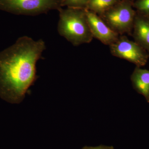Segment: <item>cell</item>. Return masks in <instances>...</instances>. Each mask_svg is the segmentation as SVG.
Here are the masks:
<instances>
[{
	"mask_svg": "<svg viewBox=\"0 0 149 149\" xmlns=\"http://www.w3.org/2000/svg\"><path fill=\"white\" fill-rule=\"evenodd\" d=\"M46 49L42 40L28 36L19 38L0 52V97L18 104L36 80V64Z\"/></svg>",
	"mask_w": 149,
	"mask_h": 149,
	"instance_id": "6da1fadb",
	"label": "cell"
},
{
	"mask_svg": "<svg viewBox=\"0 0 149 149\" xmlns=\"http://www.w3.org/2000/svg\"><path fill=\"white\" fill-rule=\"evenodd\" d=\"M86 9H60L57 29L59 34L74 46L91 43L93 36L88 24Z\"/></svg>",
	"mask_w": 149,
	"mask_h": 149,
	"instance_id": "7a4b0ae2",
	"label": "cell"
},
{
	"mask_svg": "<svg viewBox=\"0 0 149 149\" xmlns=\"http://www.w3.org/2000/svg\"><path fill=\"white\" fill-rule=\"evenodd\" d=\"M133 3L131 0H120L100 16L118 35L131 33L136 14Z\"/></svg>",
	"mask_w": 149,
	"mask_h": 149,
	"instance_id": "3957f363",
	"label": "cell"
},
{
	"mask_svg": "<svg viewBox=\"0 0 149 149\" xmlns=\"http://www.w3.org/2000/svg\"><path fill=\"white\" fill-rule=\"evenodd\" d=\"M63 0H0V10L17 15L35 16L58 11Z\"/></svg>",
	"mask_w": 149,
	"mask_h": 149,
	"instance_id": "277c9868",
	"label": "cell"
},
{
	"mask_svg": "<svg viewBox=\"0 0 149 149\" xmlns=\"http://www.w3.org/2000/svg\"><path fill=\"white\" fill-rule=\"evenodd\" d=\"M109 48L112 55L128 61L139 67L144 66L148 62L149 57L148 52L138 43L125 36H119Z\"/></svg>",
	"mask_w": 149,
	"mask_h": 149,
	"instance_id": "5b68a950",
	"label": "cell"
},
{
	"mask_svg": "<svg viewBox=\"0 0 149 149\" xmlns=\"http://www.w3.org/2000/svg\"><path fill=\"white\" fill-rule=\"evenodd\" d=\"M86 16L93 38L110 46L118 39L119 35L113 31L99 15L86 9Z\"/></svg>",
	"mask_w": 149,
	"mask_h": 149,
	"instance_id": "8992f818",
	"label": "cell"
},
{
	"mask_svg": "<svg viewBox=\"0 0 149 149\" xmlns=\"http://www.w3.org/2000/svg\"><path fill=\"white\" fill-rule=\"evenodd\" d=\"M135 42L149 53V16L136 12L133 26Z\"/></svg>",
	"mask_w": 149,
	"mask_h": 149,
	"instance_id": "52a82bcc",
	"label": "cell"
},
{
	"mask_svg": "<svg viewBox=\"0 0 149 149\" xmlns=\"http://www.w3.org/2000/svg\"><path fill=\"white\" fill-rule=\"evenodd\" d=\"M132 85L138 93L149 101V70L136 66L130 77Z\"/></svg>",
	"mask_w": 149,
	"mask_h": 149,
	"instance_id": "ba28073f",
	"label": "cell"
},
{
	"mask_svg": "<svg viewBox=\"0 0 149 149\" xmlns=\"http://www.w3.org/2000/svg\"><path fill=\"white\" fill-rule=\"evenodd\" d=\"M120 0H90L87 10L99 16L102 15Z\"/></svg>",
	"mask_w": 149,
	"mask_h": 149,
	"instance_id": "9c48e42d",
	"label": "cell"
},
{
	"mask_svg": "<svg viewBox=\"0 0 149 149\" xmlns=\"http://www.w3.org/2000/svg\"><path fill=\"white\" fill-rule=\"evenodd\" d=\"M90 0H63L62 7L87 9Z\"/></svg>",
	"mask_w": 149,
	"mask_h": 149,
	"instance_id": "30bf717a",
	"label": "cell"
},
{
	"mask_svg": "<svg viewBox=\"0 0 149 149\" xmlns=\"http://www.w3.org/2000/svg\"><path fill=\"white\" fill-rule=\"evenodd\" d=\"M133 6L137 12L149 16V0H136L133 3Z\"/></svg>",
	"mask_w": 149,
	"mask_h": 149,
	"instance_id": "8fae6325",
	"label": "cell"
},
{
	"mask_svg": "<svg viewBox=\"0 0 149 149\" xmlns=\"http://www.w3.org/2000/svg\"><path fill=\"white\" fill-rule=\"evenodd\" d=\"M83 149H113V147L100 146L96 147H85Z\"/></svg>",
	"mask_w": 149,
	"mask_h": 149,
	"instance_id": "7c38bea8",
	"label": "cell"
},
{
	"mask_svg": "<svg viewBox=\"0 0 149 149\" xmlns=\"http://www.w3.org/2000/svg\"><path fill=\"white\" fill-rule=\"evenodd\" d=\"M148 54H149V53H148Z\"/></svg>",
	"mask_w": 149,
	"mask_h": 149,
	"instance_id": "4fadbf2b",
	"label": "cell"
},
{
	"mask_svg": "<svg viewBox=\"0 0 149 149\" xmlns=\"http://www.w3.org/2000/svg\"><path fill=\"white\" fill-rule=\"evenodd\" d=\"M148 102L149 103V101Z\"/></svg>",
	"mask_w": 149,
	"mask_h": 149,
	"instance_id": "5bb4252c",
	"label": "cell"
}]
</instances>
